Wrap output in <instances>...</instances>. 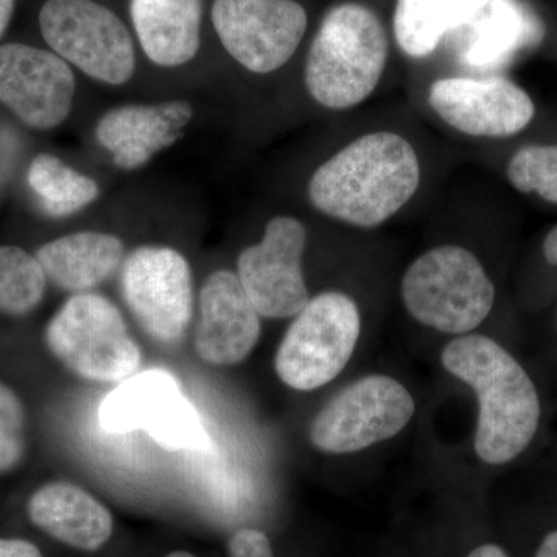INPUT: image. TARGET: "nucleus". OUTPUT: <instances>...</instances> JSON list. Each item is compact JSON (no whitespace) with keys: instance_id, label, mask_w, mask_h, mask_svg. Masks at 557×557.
I'll list each match as a JSON object with an SVG mask.
<instances>
[{"instance_id":"2eb2a0df","label":"nucleus","mask_w":557,"mask_h":557,"mask_svg":"<svg viewBox=\"0 0 557 557\" xmlns=\"http://www.w3.org/2000/svg\"><path fill=\"white\" fill-rule=\"evenodd\" d=\"M260 314L236 273L219 270L200 289L199 321L194 347L201 361L214 368L239 364L258 346Z\"/></svg>"},{"instance_id":"20e7f679","label":"nucleus","mask_w":557,"mask_h":557,"mask_svg":"<svg viewBox=\"0 0 557 557\" xmlns=\"http://www.w3.org/2000/svg\"><path fill=\"white\" fill-rule=\"evenodd\" d=\"M401 299L420 324L467 335L490 317L496 287L478 256L458 245H442L410 263L401 281Z\"/></svg>"},{"instance_id":"1a4fd4ad","label":"nucleus","mask_w":557,"mask_h":557,"mask_svg":"<svg viewBox=\"0 0 557 557\" xmlns=\"http://www.w3.org/2000/svg\"><path fill=\"white\" fill-rule=\"evenodd\" d=\"M121 293L139 327L157 343L174 346L186 335L194 311L193 273L177 249L132 251L121 270Z\"/></svg>"},{"instance_id":"a878e982","label":"nucleus","mask_w":557,"mask_h":557,"mask_svg":"<svg viewBox=\"0 0 557 557\" xmlns=\"http://www.w3.org/2000/svg\"><path fill=\"white\" fill-rule=\"evenodd\" d=\"M0 557H44L38 545L25 539L0 537Z\"/></svg>"},{"instance_id":"cd10ccee","label":"nucleus","mask_w":557,"mask_h":557,"mask_svg":"<svg viewBox=\"0 0 557 557\" xmlns=\"http://www.w3.org/2000/svg\"><path fill=\"white\" fill-rule=\"evenodd\" d=\"M11 157H13V146L10 145V138L5 134H0V186L9 175Z\"/></svg>"},{"instance_id":"dca6fc26","label":"nucleus","mask_w":557,"mask_h":557,"mask_svg":"<svg viewBox=\"0 0 557 557\" xmlns=\"http://www.w3.org/2000/svg\"><path fill=\"white\" fill-rule=\"evenodd\" d=\"M193 116L185 100L120 106L101 116L95 134L116 168L135 171L183 138Z\"/></svg>"},{"instance_id":"4468645a","label":"nucleus","mask_w":557,"mask_h":557,"mask_svg":"<svg viewBox=\"0 0 557 557\" xmlns=\"http://www.w3.org/2000/svg\"><path fill=\"white\" fill-rule=\"evenodd\" d=\"M75 90V75L57 53L25 44L0 47V102L25 126H61L72 112Z\"/></svg>"},{"instance_id":"5701e85b","label":"nucleus","mask_w":557,"mask_h":557,"mask_svg":"<svg viewBox=\"0 0 557 557\" xmlns=\"http://www.w3.org/2000/svg\"><path fill=\"white\" fill-rule=\"evenodd\" d=\"M509 185L522 194H537L557 205V145H528L508 161Z\"/></svg>"},{"instance_id":"a211bd4d","label":"nucleus","mask_w":557,"mask_h":557,"mask_svg":"<svg viewBox=\"0 0 557 557\" xmlns=\"http://www.w3.org/2000/svg\"><path fill=\"white\" fill-rule=\"evenodd\" d=\"M139 46L153 64L180 67L200 49L201 0H132Z\"/></svg>"},{"instance_id":"f03ea898","label":"nucleus","mask_w":557,"mask_h":557,"mask_svg":"<svg viewBox=\"0 0 557 557\" xmlns=\"http://www.w3.org/2000/svg\"><path fill=\"white\" fill-rule=\"evenodd\" d=\"M421 182L417 150L395 132L361 135L313 172L310 203L321 214L372 230L397 215Z\"/></svg>"},{"instance_id":"39448f33","label":"nucleus","mask_w":557,"mask_h":557,"mask_svg":"<svg viewBox=\"0 0 557 557\" xmlns=\"http://www.w3.org/2000/svg\"><path fill=\"white\" fill-rule=\"evenodd\" d=\"M44 338L62 366L95 383H123L141 364V351L119 307L97 293L65 300Z\"/></svg>"},{"instance_id":"0eeeda50","label":"nucleus","mask_w":557,"mask_h":557,"mask_svg":"<svg viewBox=\"0 0 557 557\" xmlns=\"http://www.w3.org/2000/svg\"><path fill=\"white\" fill-rule=\"evenodd\" d=\"M40 33L62 60L90 78L121 86L135 72L134 40L123 21L94 0H47Z\"/></svg>"},{"instance_id":"9b49d317","label":"nucleus","mask_w":557,"mask_h":557,"mask_svg":"<svg viewBox=\"0 0 557 557\" xmlns=\"http://www.w3.org/2000/svg\"><path fill=\"white\" fill-rule=\"evenodd\" d=\"M307 230L299 219L276 215L265 226L262 240L240 252L237 277L260 317H296L309 304L302 258Z\"/></svg>"},{"instance_id":"f3484780","label":"nucleus","mask_w":557,"mask_h":557,"mask_svg":"<svg viewBox=\"0 0 557 557\" xmlns=\"http://www.w3.org/2000/svg\"><path fill=\"white\" fill-rule=\"evenodd\" d=\"M27 512L33 525L81 552H97L112 537L113 518L109 509L73 483L40 486L28 500Z\"/></svg>"},{"instance_id":"b1692460","label":"nucleus","mask_w":557,"mask_h":557,"mask_svg":"<svg viewBox=\"0 0 557 557\" xmlns=\"http://www.w3.org/2000/svg\"><path fill=\"white\" fill-rule=\"evenodd\" d=\"M25 409L13 388L0 381V472H9L24 458Z\"/></svg>"},{"instance_id":"393cba45","label":"nucleus","mask_w":557,"mask_h":557,"mask_svg":"<svg viewBox=\"0 0 557 557\" xmlns=\"http://www.w3.org/2000/svg\"><path fill=\"white\" fill-rule=\"evenodd\" d=\"M228 557H274L269 536L255 528H244L228 542Z\"/></svg>"},{"instance_id":"2f4dec72","label":"nucleus","mask_w":557,"mask_h":557,"mask_svg":"<svg viewBox=\"0 0 557 557\" xmlns=\"http://www.w3.org/2000/svg\"><path fill=\"white\" fill-rule=\"evenodd\" d=\"M166 557H196L194 555H190L188 552H183V549H178V552L171 553V555H168Z\"/></svg>"},{"instance_id":"6e6552de","label":"nucleus","mask_w":557,"mask_h":557,"mask_svg":"<svg viewBox=\"0 0 557 557\" xmlns=\"http://www.w3.org/2000/svg\"><path fill=\"white\" fill-rule=\"evenodd\" d=\"M408 388L384 375L366 376L330 399L310 426V442L327 454H351L395 437L412 420Z\"/></svg>"},{"instance_id":"bb28decb","label":"nucleus","mask_w":557,"mask_h":557,"mask_svg":"<svg viewBox=\"0 0 557 557\" xmlns=\"http://www.w3.org/2000/svg\"><path fill=\"white\" fill-rule=\"evenodd\" d=\"M542 256L549 267L557 269V226L549 230L547 236L542 240Z\"/></svg>"},{"instance_id":"9d476101","label":"nucleus","mask_w":557,"mask_h":557,"mask_svg":"<svg viewBox=\"0 0 557 557\" xmlns=\"http://www.w3.org/2000/svg\"><path fill=\"white\" fill-rule=\"evenodd\" d=\"M212 24L233 60L267 75L292 60L309 16L296 0H214Z\"/></svg>"},{"instance_id":"c756f323","label":"nucleus","mask_w":557,"mask_h":557,"mask_svg":"<svg viewBox=\"0 0 557 557\" xmlns=\"http://www.w3.org/2000/svg\"><path fill=\"white\" fill-rule=\"evenodd\" d=\"M468 557H511V555L500 545L483 544L472 549Z\"/></svg>"},{"instance_id":"ddd939ff","label":"nucleus","mask_w":557,"mask_h":557,"mask_svg":"<svg viewBox=\"0 0 557 557\" xmlns=\"http://www.w3.org/2000/svg\"><path fill=\"white\" fill-rule=\"evenodd\" d=\"M428 102L450 129L474 138H509L530 126L536 106L504 76H448L429 87Z\"/></svg>"},{"instance_id":"c85d7f7f","label":"nucleus","mask_w":557,"mask_h":557,"mask_svg":"<svg viewBox=\"0 0 557 557\" xmlns=\"http://www.w3.org/2000/svg\"><path fill=\"white\" fill-rule=\"evenodd\" d=\"M533 557H557V528L542 537Z\"/></svg>"},{"instance_id":"473e14b6","label":"nucleus","mask_w":557,"mask_h":557,"mask_svg":"<svg viewBox=\"0 0 557 557\" xmlns=\"http://www.w3.org/2000/svg\"><path fill=\"white\" fill-rule=\"evenodd\" d=\"M555 329H556V333H557V310H556V317H555Z\"/></svg>"},{"instance_id":"423d86ee","label":"nucleus","mask_w":557,"mask_h":557,"mask_svg":"<svg viewBox=\"0 0 557 557\" xmlns=\"http://www.w3.org/2000/svg\"><path fill=\"white\" fill-rule=\"evenodd\" d=\"M361 333L357 302L341 292L314 296L296 314L276 354L282 383L314 391L336 379L350 361Z\"/></svg>"},{"instance_id":"6ab92c4d","label":"nucleus","mask_w":557,"mask_h":557,"mask_svg":"<svg viewBox=\"0 0 557 557\" xmlns=\"http://www.w3.org/2000/svg\"><path fill=\"white\" fill-rule=\"evenodd\" d=\"M36 259L50 282L78 295L102 284L120 269L124 244L113 234L81 231L42 245Z\"/></svg>"},{"instance_id":"412c9836","label":"nucleus","mask_w":557,"mask_h":557,"mask_svg":"<svg viewBox=\"0 0 557 557\" xmlns=\"http://www.w3.org/2000/svg\"><path fill=\"white\" fill-rule=\"evenodd\" d=\"M28 186L50 218H69L100 197V186L51 153H39L28 168Z\"/></svg>"},{"instance_id":"f257e3e1","label":"nucleus","mask_w":557,"mask_h":557,"mask_svg":"<svg viewBox=\"0 0 557 557\" xmlns=\"http://www.w3.org/2000/svg\"><path fill=\"white\" fill-rule=\"evenodd\" d=\"M450 375L474 388L479 423L474 448L490 467L518 460L536 440L544 403L536 381L508 348L483 335H463L443 348Z\"/></svg>"},{"instance_id":"7ed1b4c3","label":"nucleus","mask_w":557,"mask_h":557,"mask_svg":"<svg viewBox=\"0 0 557 557\" xmlns=\"http://www.w3.org/2000/svg\"><path fill=\"white\" fill-rule=\"evenodd\" d=\"M388 60V38L379 14L358 2L325 14L304 70L307 91L329 110L357 108L379 87Z\"/></svg>"},{"instance_id":"f8f14e48","label":"nucleus","mask_w":557,"mask_h":557,"mask_svg":"<svg viewBox=\"0 0 557 557\" xmlns=\"http://www.w3.org/2000/svg\"><path fill=\"white\" fill-rule=\"evenodd\" d=\"M100 421L112 432L145 429L164 449L200 448L208 443L200 417L164 370L123 381L102 401Z\"/></svg>"},{"instance_id":"aec40b11","label":"nucleus","mask_w":557,"mask_h":557,"mask_svg":"<svg viewBox=\"0 0 557 557\" xmlns=\"http://www.w3.org/2000/svg\"><path fill=\"white\" fill-rule=\"evenodd\" d=\"M479 0H397L394 35L406 57L434 53L448 33L467 25Z\"/></svg>"},{"instance_id":"7c9ffc66","label":"nucleus","mask_w":557,"mask_h":557,"mask_svg":"<svg viewBox=\"0 0 557 557\" xmlns=\"http://www.w3.org/2000/svg\"><path fill=\"white\" fill-rule=\"evenodd\" d=\"M13 11L14 0H0V38H2L7 27H9Z\"/></svg>"},{"instance_id":"4be33fe9","label":"nucleus","mask_w":557,"mask_h":557,"mask_svg":"<svg viewBox=\"0 0 557 557\" xmlns=\"http://www.w3.org/2000/svg\"><path fill=\"white\" fill-rule=\"evenodd\" d=\"M47 276L30 252L0 245V313L24 317L38 309L46 295Z\"/></svg>"}]
</instances>
